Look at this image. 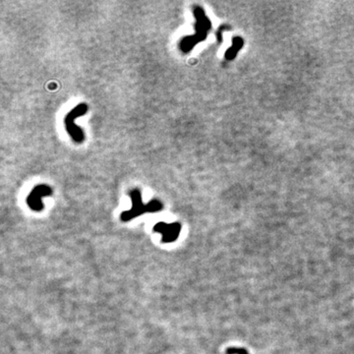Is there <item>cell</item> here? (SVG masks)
<instances>
[{
	"mask_svg": "<svg viewBox=\"0 0 354 354\" xmlns=\"http://www.w3.org/2000/svg\"><path fill=\"white\" fill-rule=\"evenodd\" d=\"M130 197L132 200V208L129 211L123 212L120 215L122 221H128L132 218H135L145 212H156L163 210L164 206L162 202L158 200H153L147 205L142 201L141 191L139 189H133L130 192Z\"/></svg>",
	"mask_w": 354,
	"mask_h": 354,
	"instance_id": "6da1fadb",
	"label": "cell"
},
{
	"mask_svg": "<svg viewBox=\"0 0 354 354\" xmlns=\"http://www.w3.org/2000/svg\"><path fill=\"white\" fill-rule=\"evenodd\" d=\"M194 14L197 21L196 29H198V33L195 35L186 36L183 38V40L180 42V49L183 52H188L197 42L202 40L206 36L207 30L210 28V22L200 7L195 8Z\"/></svg>",
	"mask_w": 354,
	"mask_h": 354,
	"instance_id": "7a4b0ae2",
	"label": "cell"
},
{
	"mask_svg": "<svg viewBox=\"0 0 354 354\" xmlns=\"http://www.w3.org/2000/svg\"><path fill=\"white\" fill-rule=\"evenodd\" d=\"M88 110L89 106L87 104H80L76 106L72 110H70L64 119L66 131L68 132L72 140L77 144H81L84 142L85 135L83 130L75 124V119L86 114Z\"/></svg>",
	"mask_w": 354,
	"mask_h": 354,
	"instance_id": "3957f363",
	"label": "cell"
},
{
	"mask_svg": "<svg viewBox=\"0 0 354 354\" xmlns=\"http://www.w3.org/2000/svg\"><path fill=\"white\" fill-rule=\"evenodd\" d=\"M52 194V189L44 184L35 186L27 198L28 206L35 212H40L43 210L42 198L50 196Z\"/></svg>",
	"mask_w": 354,
	"mask_h": 354,
	"instance_id": "277c9868",
	"label": "cell"
},
{
	"mask_svg": "<svg viewBox=\"0 0 354 354\" xmlns=\"http://www.w3.org/2000/svg\"><path fill=\"white\" fill-rule=\"evenodd\" d=\"M155 232H160L163 234L162 241L164 243H171L176 241L181 231V224L178 222L174 223H166V222H158L154 226Z\"/></svg>",
	"mask_w": 354,
	"mask_h": 354,
	"instance_id": "5b68a950",
	"label": "cell"
}]
</instances>
